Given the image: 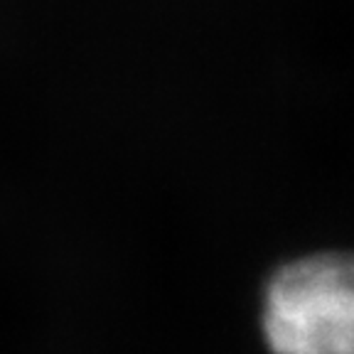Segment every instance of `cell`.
I'll return each instance as SVG.
<instances>
[{
  "mask_svg": "<svg viewBox=\"0 0 354 354\" xmlns=\"http://www.w3.org/2000/svg\"><path fill=\"white\" fill-rule=\"evenodd\" d=\"M263 335L273 354H354V254L283 266L266 288Z\"/></svg>",
  "mask_w": 354,
  "mask_h": 354,
  "instance_id": "obj_1",
  "label": "cell"
}]
</instances>
